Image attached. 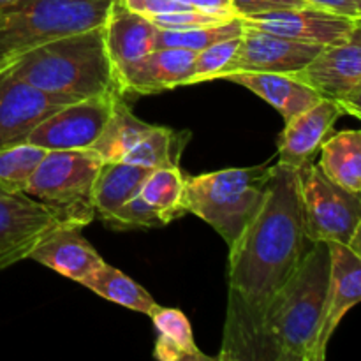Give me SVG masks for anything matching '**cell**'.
Listing matches in <instances>:
<instances>
[{
	"label": "cell",
	"instance_id": "obj_1",
	"mask_svg": "<svg viewBox=\"0 0 361 361\" xmlns=\"http://www.w3.org/2000/svg\"><path fill=\"white\" fill-rule=\"evenodd\" d=\"M312 243L303 222L298 169L274 164L259 214L229 247L228 314L219 360L268 361V310Z\"/></svg>",
	"mask_w": 361,
	"mask_h": 361
},
{
	"label": "cell",
	"instance_id": "obj_2",
	"mask_svg": "<svg viewBox=\"0 0 361 361\" xmlns=\"http://www.w3.org/2000/svg\"><path fill=\"white\" fill-rule=\"evenodd\" d=\"M2 73L20 78L66 104L94 95L122 94L102 27L46 42L14 60Z\"/></svg>",
	"mask_w": 361,
	"mask_h": 361
},
{
	"label": "cell",
	"instance_id": "obj_3",
	"mask_svg": "<svg viewBox=\"0 0 361 361\" xmlns=\"http://www.w3.org/2000/svg\"><path fill=\"white\" fill-rule=\"evenodd\" d=\"M328 284L330 247L326 242H314L268 310V361H316Z\"/></svg>",
	"mask_w": 361,
	"mask_h": 361
},
{
	"label": "cell",
	"instance_id": "obj_4",
	"mask_svg": "<svg viewBox=\"0 0 361 361\" xmlns=\"http://www.w3.org/2000/svg\"><path fill=\"white\" fill-rule=\"evenodd\" d=\"M113 0H18L0 7V73L49 41L102 27Z\"/></svg>",
	"mask_w": 361,
	"mask_h": 361
},
{
	"label": "cell",
	"instance_id": "obj_5",
	"mask_svg": "<svg viewBox=\"0 0 361 361\" xmlns=\"http://www.w3.org/2000/svg\"><path fill=\"white\" fill-rule=\"evenodd\" d=\"M270 178L271 166L264 164L185 176V210L210 224L231 247L259 214Z\"/></svg>",
	"mask_w": 361,
	"mask_h": 361
},
{
	"label": "cell",
	"instance_id": "obj_6",
	"mask_svg": "<svg viewBox=\"0 0 361 361\" xmlns=\"http://www.w3.org/2000/svg\"><path fill=\"white\" fill-rule=\"evenodd\" d=\"M102 159L94 150H48L25 194L59 224L85 228L95 219V180Z\"/></svg>",
	"mask_w": 361,
	"mask_h": 361
},
{
	"label": "cell",
	"instance_id": "obj_7",
	"mask_svg": "<svg viewBox=\"0 0 361 361\" xmlns=\"http://www.w3.org/2000/svg\"><path fill=\"white\" fill-rule=\"evenodd\" d=\"M298 185L310 242L348 245L361 222V194L335 183L312 162L298 168Z\"/></svg>",
	"mask_w": 361,
	"mask_h": 361
},
{
	"label": "cell",
	"instance_id": "obj_8",
	"mask_svg": "<svg viewBox=\"0 0 361 361\" xmlns=\"http://www.w3.org/2000/svg\"><path fill=\"white\" fill-rule=\"evenodd\" d=\"M120 94V92H116ZM116 94H102L62 106L42 120L28 143L46 150H87L97 141L111 115Z\"/></svg>",
	"mask_w": 361,
	"mask_h": 361
},
{
	"label": "cell",
	"instance_id": "obj_9",
	"mask_svg": "<svg viewBox=\"0 0 361 361\" xmlns=\"http://www.w3.org/2000/svg\"><path fill=\"white\" fill-rule=\"evenodd\" d=\"M56 224L55 217L30 196L0 187V271L28 259L42 236Z\"/></svg>",
	"mask_w": 361,
	"mask_h": 361
},
{
	"label": "cell",
	"instance_id": "obj_10",
	"mask_svg": "<svg viewBox=\"0 0 361 361\" xmlns=\"http://www.w3.org/2000/svg\"><path fill=\"white\" fill-rule=\"evenodd\" d=\"M324 46L293 41L282 35L257 30L245 25L238 51L226 74L282 73L295 74L305 69ZM224 74V76H226Z\"/></svg>",
	"mask_w": 361,
	"mask_h": 361
},
{
	"label": "cell",
	"instance_id": "obj_11",
	"mask_svg": "<svg viewBox=\"0 0 361 361\" xmlns=\"http://www.w3.org/2000/svg\"><path fill=\"white\" fill-rule=\"evenodd\" d=\"M243 21L257 30L319 46L342 42L356 27L353 18L312 6L252 14L243 18Z\"/></svg>",
	"mask_w": 361,
	"mask_h": 361
},
{
	"label": "cell",
	"instance_id": "obj_12",
	"mask_svg": "<svg viewBox=\"0 0 361 361\" xmlns=\"http://www.w3.org/2000/svg\"><path fill=\"white\" fill-rule=\"evenodd\" d=\"M66 102L20 78L0 74V150L27 143L35 127Z\"/></svg>",
	"mask_w": 361,
	"mask_h": 361
},
{
	"label": "cell",
	"instance_id": "obj_13",
	"mask_svg": "<svg viewBox=\"0 0 361 361\" xmlns=\"http://www.w3.org/2000/svg\"><path fill=\"white\" fill-rule=\"evenodd\" d=\"M321 97L342 101L361 88V28L337 44L324 46L305 69L295 73Z\"/></svg>",
	"mask_w": 361,
	"mask_h": 361
},
{
	"label": "cell",
	"instance_id": "obj_14",
	"mask_svg": "<svg viewBox=\"0 0 361 361\" xmlns=\"http://www.w3.org/2000/svg\"><path fill=\"white\" fill-rule=\"evenodd\" d=\"M330 247V284H328L326 310L317 338L316 361L326 358V349L335 330L345 314L361 303V257L338 242H326Z\"/></svg>",
	"mask_w": 361,
	"mask_h": 361
},
{
	"label": "cell",
	"instance_id": "obj_15",
	"mask_svg": "<svg viewBox=\"0 0 361 361\" xmlns=\"http://www.w3.org/2000/svg\"><path fill=\"white\" fill-rule=\"evenodd\" d=\"M196 51L183 48H157L143 59L116 71L122 94L152 95L183 87Z\"/></svg>",
	"mask_w": 361,
	"mask_h": 361
},
{
	"label": "cell",
	"instance_id": "obj_16",
	"mask_svg": "<svg viewBox=\"0 0 361 361\" xmlns=\"http://www.w3.org/2000/svg\"><path fill=\"white\" fill-rule=\"evenodd\" d=\"M342 115L345 113L341 102L323 97L312 108L286 122L279 141L277 164L298 169L312 161Z\"/></svg>",
	"mask_w": 361,
	"mask_h": 361
},
{
	"label": "cell",
	"instance_id": "obj_17",
	"mask_svg": "<svg viewBox=\"0 0 361 361\" xmlns=\"http://www.w3.org/2000/svg\"><path fill=\"white\" fill-rule=\"evenodd\" d=\"M81 229L67 224L53 226L35 245L28 259L81 284L104 263L95 247L81 235Z\"/></svg>",
	"mask_w": 361,
	"mask_h": 361
},
{
	"label": "cell",
	"instance_id": "obj_18",
	"mask_svg": "<svg viewBox=\"0 0 361 361\" xmlns=\"http://www.w3.org/2000/svg\"><path fill=\"white\" fill-rule=\"evenodd\" d=\"M102 30L115 73L157 48V25L130 11L122 0H113Z\"/></svg>",
	"mask_w": 361,
	"mask_h": 361
},
{
	"label": "cell",
	"instance_id": "obj_19",
	"mask_svg": "<svg viewBox=\"0 0 361 361\" xmlns=\"http://www.w3.org/2000/svg\"><path fill=\"white\" fill-rule=\"evenodd\" d=\"M221 80L231 81L256 94L271 108L277 109L286 122L295 118L305 109L312 108L316 102L323 99L312 87L298 80L295 74L231 73L222 76Z\"/></svg>",
	"mask_w": 361,
	"mask_h": 361
},
{
	"label": "cell",
	"instance_id": "obj_20",
	"mask_svg": "<svg viewBox=\"0 0 361 361\" xmlns=\"http://www.w3.org/2000/svg\"><path fill=\"white\" fill-rule=\"evenodd\" d=\"M154 169L129 162H102L95 180V217L102 222L141 192Z\"/></svg>",
	"mask_w": 361,
	"mask_h": 361
},
{
	"label": "cell",
	"instance_id": "obj_21",
	"mask_svg": "<svg viewBox=\"0 0 361 361\" xmlns=\"http://www.w3.org/2000/svg\"><path fill=\"white\" fill-rule=\"evenodd\" d=\"M152 129L154 126L134 115L129 104L123 101V94H116L113 99L111 115L90 150H94L102 162L122 161L123 155Z\"/></svg>",
	"mask_w": 361,
	"mask_h": 361
},
{
	"label": "cell",
	"instance_id": "obj_22",
	"mask_svg": "<svg viewBox=\"0 0 361 361\" xmlns=\"http://www.w3.org/2000/svg\"><path fill=\"white\" fill-rule=\"evenodd\" d=\"M155 330L154 356L161 361H208L210 356L203 355L194 341L192 328L185 314L178 309L159 307L150 316Z\"/></svg>",
	"mask_w": 361,
	"mask_h": 361
},
{
	"label": "cell",
	"instance_id": "obj_23",
	"mask_svg": "<svg viewBox=\"0 0 361 361\" xmlns=\"http://www.w3.org/2000/svg\"><path fill=\"white\" fill-rule=\"evenodd\" d=\"M319 168L335 183L361 194V129L328 137L321 147Z\"/></svg>",
	"mask_w": 361,
	"mask_h": 361
},
{
	"label": "cell",
	"instance_id": "obj_24",
	"mask_svg": "<svg viewBox=\"0 0 361 361\" xmlns=\"http://www.w3.org/2000/svg\"><path fill=\"white\" fill-rule=\"evenodd\" d=\"M81 286L94 291L95 295L102 296L108 302L126 307L134 312L145 314L148 317L161 307L143 286L134 282L129 275L116 270L115 267H109L106 261L97 270L92 271L81 282Z\"/></svg>",
	"mask_w": 361,
	"mask_h": 361
},
{
	"label": "cell",
	"instance_id": "obj_25",
	"mask_svg": "<svg viewBox=\"0 0 361 361\" xmlns=\"http://www.w3.org/2000/svg\"><path fill=\"white\" fill-rule=\"evenodd\" d=\"M189 141V133H178L169 127L154 126L126 155L122 162L145 166V168H175Z\"/></svg>",
	"mask_w": 361,
	"mask_h": 361
},
{
	"label": "cell",
	"instance_id": "obj_26",
	"mask_svg": "<svg viewBox=\"0 0 361 361\" xmlns=\"http://www.w3.org/2000/svg\"><path fill=\"white\" fill-rule=\"evenodd\" d=\"M183 192H185V175L180 166H175V168L154 169L145 185L141 187L140 194L161 214L164 224H169L187 214Z\"/></svg>",
	"mask_w": 361,
	"mask_h": 361
},
{
	"label": "cell",
	"instance_id": "obj_27",
	"mask_svg": "<svg viewBox=\"0 0 361 361\" xmlns=\"http://www.w3.org/2000/svg\"><path fill=\"white\" fill-rule=\"evenodd\" d=\"M243 28H245V21L242 16L231 18L224 23L189 28V30H162L159 28L157 48H183L197 53L215 42L238 37L243 34Z\"/></svg>",
	"mask_w": 361,
	"mask_h": 361
},
{
	"label": "cell",
	"instance_id": "obj_28",
	"mask_svg": "<svg viewBox=\"0 0 361 361\" xmlns=\"http://www.w3.org/2000/svg\"><path fill=\"white\" fill-rule=\"evenodd\" d=\"M46 152L28 141L0 150V187L9 192H25Z\"/></svg>",
	"mask_w": 361,
	"mask_h": 361
},
{
	"label": "cell",
	"instance_id": "obj_29",
	"mask_svg": "<svg viewBox=\"0 0 361 361\" xmlns=\"http://www.w3.org/2000/svg\"><path fill=\"white\" fill-rule=\"evenodd\" d=\"M240 41H242V35L215 42V44L197 51L185 85L221 80L226 74V71H228L229 63L235 59L236 51H238Z\"/></svg>",
	"mask_w": 361,
	"mask_h": 361
},
{
	"label": "cell",
	"instance_id": "obj_30",
	"mask_svg": "<svg viewBox=\"0 0 361 361\" xmlns=\"http://www.w3.org/2000/svg\"><path fill=\"white\" fill-rule=\"evenodd\" d=\"M104 224L111 229H136V228H159L166 226L161 214L145 200L141 194L130 197L113 215H109Z\"/></svg>",
	"mask_w": 361,
	"mask_h": 361
},
{
	"label": "cell",
	"instance_id": "obj_31",
	"mask_svg": "<svg viewBox=\"0 0 361 361\" xmlns=\"http://www.w3.org/2000/svg\"><path fill=\"white\" fill-rule=\"evenodd\" d=\"M236 18V16H235ZM154 25H157L162 30H189V28L208 27V25H219L228 21V18L214 16L204 11L197 9H183L175 11V13L157 14V16L148 18ZM231 20V18H229Z\"/></svg>",
	"mask_w": 361,
	"mask_h": 361
},
{
	"label": "cell",
	"instance_id": "obj_32",
	"mask_svg": "<svg viewBox=\"0 0 361 361\" xmlns=\"http://www.w3.org/2000/svg\"><path fill=\"white\" fill-rule=\"evenodd\" d=\"M236 14L242 18L252 16V14L271 13V11L295 9V7H305L309 4L305 0H231Z\"/></svg>",
	"mask_w": 361,
	"mask_h": 361
},
{
	"label": "cell",
	"instance_id": "obj_33",
	"mask_svg": "<svg viewBox=\"0 0 361 361\" xmlns=\"http://www.w3.org/2000/svg\"><path fill=\"white\" fill-rule=\"evenodd\" d=\"M122 2L130 11H134V13L141 14L145 18H152L164 13H175V11L192 9V7L176 2V0H122Z\"/></svg>",
	"mask_w": 361,
	"mask_h": 361
},
{
	"label": "cell",
	"instance_id": "obj_34",
	"mask_svg": "<svg viewBox=\"0 0 361 361\" xmlns=\"http://www.w3.org/2000/svg\"><path fill=\"white\" fill-rule=\"evenodd\" d=\"M176 2L185 4V6L192 7V9L204 11L208 14H214V16L228 18V20L238 16L231 0H176Z\"/></svg>",
	"mask_w": 361,
	"mask_h": 361
},
{
	"label": "cell",
	"instance_id": "obj_35",
	"mask_svg": "<svg viewBox=\"0 0 361 361\" xmlns=\"http://www.w3.org/2000/svg\"><path fill=\"white\" fill-rule=\"evenodd\" d=\"M305 2L312 7L331 11V13L353 18V20H356V18L360 16V9L356 0H305Z\"/></svg>",
	"mask_w": 361,
	"mask_h": 361
},
{
	"label": "cell",
	"instance_id": "obj_36",
	"mask_svg": "<svg viewBox=\"0 0 361 361\" xmlns=\"http://www.w3.org/2000/svg\"><path fill=\"white\" fill-rule=\"evenodd\" d=\"M341 102V106L344 108V113H349L353 116H358L361 120V88L360 90L353 92L351 95L344 97Z\"/></svg>",
	"mask_w": 361,
	"mask_h": 361
},
{
	"label": "cell",
	"instance_id": "obj_37",
	"mask_svg": "<svg viewBox=\"0 0 361 361\" xmlns=\"http://www.w3.org/2000/svg\"><path fill=\"white\" fill-rule=\"evenodd\" d=\"M348 245H349V249L353 250V252H356L361 257V222H360L358 228H356L355 235H353L351 242H349Z\"/></svg>",
	"mask_w": 361,
	"mask_h": 361
},
{
	"label": "cell",
	"instance_id": "obj_38",
	"mask_svg": "<svg viewBox=\"0 0 361 361\" xmlns=\"http://www.w3.org/2000/svg\"><path fill=\"white\" fill-rule=\"evenodd\" d=\"M13 2H18V0H0V7L7 6V4H13Z\"/></svg>",
	"mask_w": 361,
	"mask_h": 361
},
{
	"label": "cell",
	"instance_id": "obj_39",
	"mask_svg": "<svg viewBox=\"0 0 361 361\" xmlns=\"http://www.w3.org/2000/svg\"><path fill=\"white\" fill-rule=\"evenodd\" d=\"M355 21H356V25H358V27L361 28V13H360V16H358V18H356V20H355Z\"/></svg>",
	"mask_w": 361,
	"mask_h": 361
},
{
	"label": "cell",
	"instance_id": "obj_40",
	"mask_svg": "<svg viewBox=\"0 0 361 361\" xmlns=\"http://www.w3.org/2000/svg\"><path fill=\"white\" fill-rule=\"evenodd\" d=\"M356 4H358V9H360V13H361V0H356Z\"/></svg>",
	"mask_w": 361,
	"mask_h": 361
}]
</instances>
